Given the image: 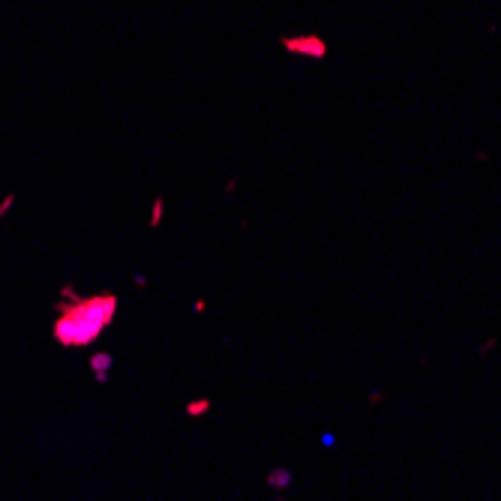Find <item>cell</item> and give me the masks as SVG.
Instances as JSON below:
<instances>
[{
	"mask_svg": "<svg viewBox=\"0 0 501 501\" xmlns=\"http://www.w3.org/2000/svg\"><path fill=\"white\" fill-rule=\"evenodd\" d=\"M114 309L117 301L111 294H102V297H88L76 306H67L63 315L57 318L55 324V336L57 343L63 345H90L97 339L105 324L114 318Z\"/></svg>",
	"mask_w": 501,
	"mask_h": 501,
	"instance_id": "obj_1",
	"label": "cell"
},
{
	"mask_svg": "<svg viewBox=\"0 0 501 501\" xmlns=\"http://www.w3.org/2000/svg\"><path fill=\"white\" fill-rule=\"evenodd\" d=\"M282 46L289 51H297V55H306L313 60H322L327 55V46L318 36H294V39H282Z\"/></svg>",
	"mask_w": 501,
	"mask_h": 501,
	"instance_id": "obj_2",
	"label": "cell"
},
{
	"mask_svg": "<svg viewBox=\"0 0 501 501\" xmlns=\"http://www.w3.org/2000/svg\"><path fill=\"white\" fill-rule=\"evenodd\" d=\"M90 369L97 372L99 381H105V376H109V369H111V355H102V351L99 355H93L90 357Z\"/></svg>",
	"mask_w": 501,
	"mask_h": 501,
	"instance_id": "obj_3",
	"label": "cell"
},
{
	"mask_svg": "<svg viewBox=\"0 0 501 501\" xmlns=\"http://www.w3.org/2000/svg\"><path fill=\"white\" fill-rule=\"evenodd\" d=\"M268 483L273 489H285V486L291 483V472H289V468H276V472L268 474Z\"/></svg>",
	"mask_w": 501,
	"mask_h": 501,
	"instance_id": "obj_4",
	"label": "cell"
}]
</instances>
